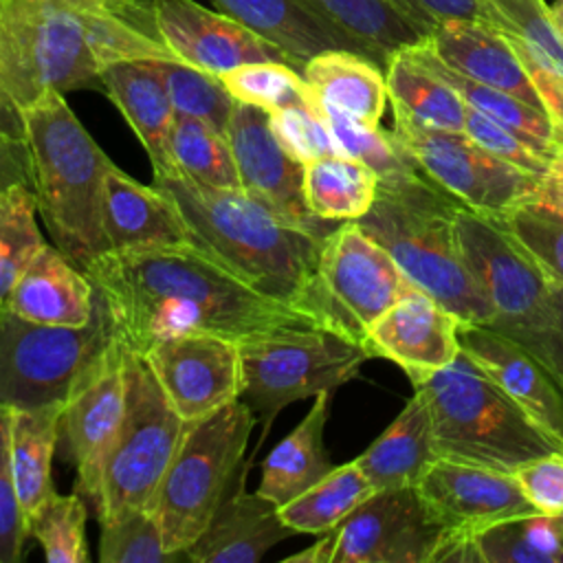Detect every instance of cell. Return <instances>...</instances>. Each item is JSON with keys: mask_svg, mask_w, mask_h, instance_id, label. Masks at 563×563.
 <instances>
[{"mask_svg": "<svg viewBox=\"0 0 563 563\" xmlns=\"http://www.w3.org/2000/svg\"><path fill=\"white\" fill-rule=\"evenodd\" d=\"M268 123L279 145L299 163H308L319 156L341 154L328 123L317 108L314 95L310 103L288 106L268 112Z\"/></svg>", "mask_w": 563, "mask_h": 563, "instance_id": "cell-48", "label": "cell"}, {"mask_svg": "<svg viewBox=\"0 0 563 563\" xmlns=\"http://www.w3.org/2000/svg\"><path fill=\"white\" fill-rule=\"evenodd\" d=\"M112 343L103 314L86 325H48L0 310V407L64 402L84 369Z\"/></svg>", "mask_w": 563, "mask_h": 563, "instance_id": "cell-11", "label": "cell"}, {"mask_svg": "<svg viewBox=\"0 0 563 563\" xmlns=\"http://www.w3.org/2000/svg\"><path fill=\"white\" fill-rule=\"evenodd\" d=\"M7 310L48 325H86L95 314V290L86 273L57 246L42 244L20 273Z\"/></svg>", "mask_w": 563, "mask_h": 563, "instance_id": "cell-26", "label": "cell"}, {"mask_svg": "<svg viewBox=\"0 0 563 563\" xmlns=\"http://www.w3.org/2000/svg\"><path fill=\"white\" fill-rule=\"evenodd\" d=\"M224 88L238 103L266 112L312 101V90L301 73L286 62H249L220 75Z\"/></svg>", "mask_w": 563, "mask_h": 563, "instance_id": "cell-45", "label": "cell"}, {"mask_svg": "<svg viewBox=\"0 0 563 563\" xmlns=\"http://www.w3.org/2000/svg\"><path fill=\"white\" fill-rule=\"evenodd\" d=\"M444 539L416 486L376 490L334 530L286 563H433Z\"/></svg>", "mask_w": 563, "mask_h": 563, "instance_id": "cell-13", "label": "cell"}, {"mask_svg": "<svg viewBox=\"0 0 563 563\" xmlns=\"http://www.w3.org/2000/svg\"><path fill=\"white\" fill-rule=\"evenodd\" d=\"M101 563H176L187 561L163 543V532L154 510H130L99 521Z\"/></svg>", "mask_w": 563, "mask_h": 563, "instance_id": "cell-46", "label": "cell"}, {"mask_svg": "<svg viewBox=\"0 0 563 563\" xmlns=\"http://www.w3.org/2000/svg\"><path fill=\"white\" fill-rule=\"evenodd\" d=\"M413 387L427 402L438 457L515 473L563 449L464 352Z\"/></svg>", "mask_w": 563, "mask_h": 563, "instance_id": "cell-5", "label": "cell"}, {"mask_svg": "<svg viewBox=\"0 0 563 563\" xmlns=\"http://www.w3.org/2000/svg\"><path fill=\"white\" fill-rule=\"evenodd\" d=\"M438 460L424 398L413 389L394 422L356 457L374 490L416 486Z\"/></svg>", "mask_w": 563, "mask_h": 563, "instance_id": "cell-29", "label": "cell"}, {"mask_svg": "<svg viewBox=\"0 0 563 563\" xmlns=\"http://www.w3.org/2000/svg\"><path fill=\"white\" fill-rule=\"evenodd\" d=\"M416 490L440 523L442 543L475 541L495 523L539 515L512 473L444 457H438L424 471Z\"/></svg>", "mask_w": 563, "mask_h": 563, "instance_id": "cell-16", "label": "cell"}, {"mask_svg": "<svg viewBox=\"0 0 563 563\" xmlns=\"http://www.w3.org/2000/svg\"><path fill=\"white\" fill-rule=\"evenodd\" d=\"M249 466L244 462L213 519L187 548L189 563H260L268 550L297 534L275 501L244 488Z\"/></svg>", "mask_w": 563, "mask_h": 563, "instance_id": "cell-22", "label": "cell"}, {"mask_svg": "<svg viewBox=\"0 0 563 563\" xmlns=\"http://www.w3.org/2000/svg\"><path fill=\"white\" fill-rule=\"evenodd\" d=\"M169 161L176 174L220 189H242L227 132L191 117L174 119Z\"/></svg>", "mask_w": 563, "mask_h": 563, "instance_id": "cell-38", "label": "cell"}, {"mask_svg": "<svg viewBox=\"0 0 563 563\" xmlns=\"http://www.w3.org/2000/svg\"><path fill=\"white\" fill-rule=\"evenodd\" d=\"M464 134L473 139L477 145H482L493 156L541 178L548 169V158H543L539 152H534L519 134L508 130L506 125L493 121L490 117L473 110L466 106L464 117Z\"/></svg>", "mask_w": 563, "mask_h": 563, "instance_id": "cell-50", "label": "cell"}, {"mask_svg": "<svg viewBox=\"0 0 563 563\" xmlns=\"http://www.w3.org/2000/svg\"><path fill=\"white\" fill-rule=\"evenodd\" d=\"M512 475L539 515H563V449L521 464Z\"/></svg>", "mask_w": 563, "mask_h": 563, "instance_id": "cell-51", "label": "cell"}, {"mask_svg": "<svg viewBox=\"0 0 563 563\" xmlns=\"http://www.w3.org/2000/svg\"><path fill=\"white\" fill-rule=\"evenodd\" d=\"M330 396L332 391L317 394L303 420L273 446L262 462L257 493L277 506L288 504L332 471V462L323 446Z\"/></svg>", "mask_w": 563, "mask_h": 563, "instance_id": "cell-31", "label": "cell"}, {"mask_svg": "<svg viewBox=\"0 0 563 563\" xmlns=\"http://www.w3.org/2000/svg\"><path fill=\"white\" fill-rule=\"evenodd\" d=\"M550 18H552L554 26L559 29V33L563 35V0H554L550 4Z\"/></svg>", "mask_w": 563, "mask_h": 563, "instance_id": "cell-58", "label": "cell"}, {"mask_svg": "<svg viewBox=\"0 0 563 563\" xmlns=\"http://www.w3.org/2000/svg\"><path fill=\"white\" fill-rule=\"evenodd\" d=\"M550 336L541 363L563 387V284H550Z\"/></svg>", "mask_w": 563, "mask_h": 563, "instance_id": "cell-54", "label": "cell"}, {"mask_svg": "<svg viewBox=\"0 0 563 563\" xmlns=\"http://www.w3.org/2000/svg\"><path fill=\"white\" fill-rule=\"evenodd\" d=\"M240 187L284 220L328 235L334 227L314 218L303 200V163L290 156L275 139L268 112L249 103H235L227 125Z\"/></svg>", "mask_w": 563, "mask_h": 563, "instance_id": "cell-18", "label": "cell"}, {"mask_svg": "<svg viewBox=\"0 0 563 563\" xmlns=\"http://www.w3.org/2000/svg\"><path fill=\"white\" fill-rule=\"evenodd\" d=\"M37 211L55 246L81 271L103 255V178L112 161L75 117L64 95L48 90L22 110Z\"/></svg>", "mask_w": 563, "mask_h": 563, "instance_id": "cell-4", "label": "cell"}, {"mask_svg": "<svg viewBox=\"0 0 563 563\" xmlns=\"http://www.w3.org/2000/svg\"><path fill=\"white\" fill-rule=\"evenodd\" d=\"M37 198L31 185H11L0 191V308L33 255L44 244L35 222Z\"/></svg>", "mask_w": 563, "mask_h": 563, "instance_id": "cell-40", "label": "cell"}, {"mask_svg": "<svg viewBox=\"0 0 563 563\" xmlns=\"http://www.w3.org/2000/svg\"><path fill=\"white\" fill-rule=\"evenodd\" d=\"M81 15V13H79ZM88 46L99 68L114 62H139V59H176V55L156 37L141 29L99 15H81ZM178 62V59H176Z\"/></svg>", "mask_w": 563, "mask_h": 563, "instance_id": "cell-47", "label": "cell"}, {"mask_svg": "<svg viewBox=\"0 0 563 563\" xmlns=\"http://www.w3.org/2000/svg\"><path fill=\"white\" fill-rule=\"evenodd\" d=\"M88 504L79 493L51 495L29 519L26 528L42 545L44 559L51 563H88L86 545Z\"/></svg>", "mask_w": 563, "mask_h": 563, "instance_id": "cell-44", "label": "cell"}, {"mask_svg": "<svg viewBox=\"0 0 563 563\" xmlns=\"http://www.w3.org/2000/svg\"><path fill=\"white\" fill-rule=\"evenodd\" d=\"M424 44L451 70L543 110L517 51L493 24L482 20L444 22L424 37Z\"/></svg>", "mask_w": 563, "mask_h": 563, "instance_id": "cell-24", "label": "cell"}, {"mask_svg": "<svg viewBox=\"0 0 563 563\" xmlns=\"http://www.w3.org/2000/svg\"><path fill=\"white\" fill-rule=\"evenodd\" d=\"M462 323L418 286H409L367 330L369 358L396 363L413 385L446 367L462 352Z\"/></svg>", "mask_w": 563, "mask_h": 563, "instance_id": "cell-20", "label": "cell"}, {"mask_svg": "<svg viewBox=\"0 0 563 563\" xmlns=\"http://www.w3.org/2000/svg\"><path fill=\"white\" fill-rule=\"evenodd\" d=\"M510 238L526 251L550 284H563V213L554 207L526 198L497 216Z\"/></svg>", "mask_w": 563, "mask_h": 563, "instance_id": "cell-42", "label": "cell"}, {"mask_svg": "<svg viewBox=\"0 0 563 563\" xmlns=\"http://www.w3.org/2000/svg\"><path fill=\"white\" fill-rule=\"evenodd\" d=\"M125 380V413L103 462L92 510L99 521L130 510H154L161 482L187 427L145 358L128 350Z\"/></svg>", "mask_w": 563, "mask_h": 563, "instance_id": "cell-8", "label": "cell"}, {"mask_svg": "<svg viewBox=\"0 0 563 563\" xmlns=\"http://www.w3.org/2000/svg\"><path fill=\"white\" fill-rule=\"evenodd\" d=\"M84 273L112 339L139 356L183 334L242 343L290 328H321L308 310L251 288L194 242L106 251Z\"/></svg>", "mask_w": 563, "mask_h": 563, "instance_id": "cell-1", "label": "cell"}, {"mask_svg": "<svg viewBox=\"0 0 563 563\" xmlns=\"http://www.w3.org/2000/svg\"><path fill=\"white\" fill-rule=\"evenodd\" d=\"M154 185L174 198L194 244L251 288L308 310L325 328L317 297L325 235L284 220L242 189L209 187L176 172L154 174Z\"/></svg>", "mask_w": 563, "mask_h": 563, "instance_id": "cell-2", "label": "cell"}, {"mask_svg": "<svg viewBox=\"0 0 563 563\" xmlns=\"http://www.w3.org/2000/svg\"><path fill=\"white\" fill-rule=\"evenodd\" d=\"M556 519H559V526H561V534H563V515H559Z\"/></svg>", "mask_w": 563, "mask_h": 563, "instance_id": "cell-59", "label": "cell"}, {"mask_svg": "<svg viewBox=\"0 0 563 563\" xmlns=\"http://www.w3.org/2000/svg\"><path fill=\"white\" fill-rule=\"evenodd\" d=\"M455 231L464 262L493 306V323L486 325L534 358H543L550 336V282L510 238L497 216L455 209Z\"/></svg>", "mask_w": 563, "mask_h": 563, "instance_id": "cell-10", "label": "cell"}, {"mask_svg": "<svg viewBox=\"0 0 563 563\" xmlns=\"http://www.w3.org/2000/svg\"><path fill=\"white\" fill-rule=\"evenodd\" d=\"M101 222L110 251H139L194 242L174 198L158 185H143L114 163L103 178Z\"/></svg>", "mask_w": 563, "mask_h": 563, "instance_id": "cell-23", "label": "cell"}, {"mask_svg": "<svg viewBox=\"0 0 563 563\" xmlns=\"http://www.w3.org/2000/svg\"><path fill=\"white\" fill-rule=\"evenodd\" d=\"M460 347L563 446V387L539 358L486 325H462Z\"/></svg>", "mask_w": 563, "mask_h": 563, "instance_id": "cell-21", "label": "cell"}, {"mask_svg": "<svg viewBox=\"0 0 563 563\" xmlns=\"http://www.w3.org/2000/svg\"><path fill=\"white\" fill-rule=\"evenodd\" d=\"M0 139L26 141L22 108L15 103V99L9 95L2 81H0Z\"/></svg>", "mask_w": 563, "mask_h": 563, "instance_id": "cell-57", "label": "cell"}, {"mask_svg": "<svg viewBox=\"0 0 563 563\" xmlns=\"http://www.w3.org/2000/svg\"><path fill=\"white\" fill-rule=\"evenodd\" d=\"M244 389L242 400L268 431L288 405L334 391L352 380L369 358L367 350L325 328H290L240 343Z\"/></svg>", "mask_w": 563, "mask_h": 563, "instance_id": "cell-9", "label": "cell"}, {"mask_svg": "<svg viewBox=\"0 0 563 563\" xmlns=\"http://www.w3.org/2000/svg\"><path fill=\"white\" fill-rule=\"evenodd\" d=\"M9 411V457L11 473L26 519L55 495L51 464L59 442L64 402L7 409Z\"/></svg>", "mask_w": 563, "mask_h": 563, "instance_id": "cell-32", "label": "cell"}, {"mask_svg": "<svg viewBox=\"0 0 563 563\" xmlns=\"http://www.w3.org/2000/svg\"><path fill=\"white\" fill-rule=\"evenodd\" d=\"M301 77L321 103L358 123L380 125L389 92L385 70L374 59L347 48H330L310 57Z\"/></svg>", "mask_w": 563, "mask_h": 563, "instance_id": "cell-30", "label": "cell"}, {"mask_svg": "<svg viewBox=\"0 0 563 563\" xmlns=\"http://www.w3.org/2000/svg\"><path fill=\"white\" fill-rule=\"evenodd\" d=\"M394 117L433 130L464 132V99L407 48L394 53L385 66Z\"/></svg>", "mask_w": 563, "mask_h": 563, "instance_id": "cell-33", "label": "cell"}, {"mask_svg": "<svg viewBox=\"0 0 563 563\" xmlns=\"http://www.w3.org/2000/svg\"><path fill=\"white\" fill-rule=\"evenodd\" d=\"M457 207L460 202L416 172L380 180L374 205L356 222L391 255L409 284L431 295L462 325H490L493 306L460 249Z\"/></svg>", "mask_w": 563, "mask_h": 563, "instance_id": "cell-3", "label": "cell"}, {"mask_svg": "<svg viewBox=\"0 0 563 563\" xmlns=\"http://www.w3.org/2000/svg\"><path fill=\"white\" fill-rule=\"evenodd\" d=\"M143 358L185 422L242 398V354L233 339L220 334L172 336L152 345Z\"/></svg>", "mask_w": 563, "mask_h": 563, "instance_id": "cell-17", "label": "cell"}, {"mask_svg": "<svg viewBox=\"0 0 563 563\" xmlns=\"http://www.w3.org/2000/svg\"><path fill=\"white\" fill-rule=\"evenodd\" d=\"M26 537V515L18 497L9 457V411L0 407V563H18Z\"/></svg>", "mask_w": 563, "mask_h": 563, "instance_id": "cell-49", "label": "cell"}, {"mask_svg": "<svg viewBox=\"0 0 563 563\" xmlns=\"http://www.w3.org/2000/svg\"><path fill=\"white\" fill-rule=\"evenodd\" d=\"M477 563H563L556 517L523 515L495 523L475 537Z\"/></svg>", "mask_w": 563, "mask_h": 563, "instance_id": "cell-39", "label": "cell"}, {"mask_svg": "<svg viewBox=\"0 0 563 563\" xmlns=\"http://www.w3.org/2000/svg\"><path fill=\"white\" fill-rule=\"evenodd\" d=\"M158 40L178 62L222 75L249 62H286L288 55L224 11L194 0H150ZM292 66V64H290Z\"/></svg>", "mask_w": 563, "mask_h": 563, "instance_id": "cell-19", "label": "cell"}, {"mask_svg": "<svg viewBox=\"0 0 563 563\" xmlns=\"http://www.w3.org/2000/svg\"><path fill=\"white\" fill-rule=\"evenodd\" d=\"M20 183L33 187L29 145L26 141L0 139V191Z\"/></svg>", "mask_w": 563, "mask_h": 563, "instance_id": "cell-55", "label": "cell"}, {"mask_svg": "<svg viewBox=\"0 0 563 563\" xmlns=\"http://www.w3.org/2000/svg\"><path fill=\"white\" fill-rule=\"evenodd\" d=\"M376 490L363 475L356 460L332 466L308 490L279 506L282 519L297 534H325L334 530L354 508H358Z\"/></svg>", "mask_w": 563, "mask_h": 563, "instance_id": "cell-37", "label": "cell"}, {"mask_svg": "<svg viewBox=\"0 0 563 563\" xmlns=\"http://www.w3.org/2000/svg\"><path fill=\"white\" fill-rule=\"evenodd\" d=\"M532 198H537L563 213V145H559V150L548 161V169L539 178Z\"/></svg>", "mask_w": 563, "mask_h": 563, "instance_id": "cell-56", "label": "cell"}, {"mask_svg": "<svg viewBox=\"0 0 563 563\" xmlns=\"http://www.w3.org/2000/svg\"><path fill=\"white\" fill-rule=\"evenodd\" d=\"M255 424L257 416L242 398L187 422L154 501L169 552L187 556V548L205 532L244 466Z\"/></svg>", "mask_w": 563, "mask_h": 563, "instance_id": "cell-6", "label": "cell"}, {"mask_svg": "<svg viewBox=\"0 0 563 563\" xmlns=\"http://www.w3.org/2000/svg\"><path fill=\"white\" fill-rule=\"evenodd\" d=\"M156 66L163 75L167 95L178 117L200 119L227 132L229 119L238 101L224 88L220 75L200 70L176 59H156Z\"/></svg>", "mask_w": 563, "mask_h": 563, "instance_id": "cell-43", "label": "cell"}, {"mask_svg": "<svg viewBox=\"0 0 563 563\" xmlns=\"http://www.w3.org/2000/svg\"><path fill=\"white\" fill-rule=\"evenodd\" d=\"M84 20L57 0H0V81L24 110L48 90H103Z\"/></svg>", "mask_w": 563, "mask_h": 563, "instance_id": "cell-7", "label": "cell"}, {"mask_svg": "<svg viewBox=\"0 0 563 563\" xmlns=\"http://www.w3.org/2000/svg\"><path fill=\"white\" fill-rule=\"evenodd\" d=\"M125 347L112 343L84 369L64 400L59 438L75 466V493L95 510L103 462L125 413Z\"/></svg>", "mask_w": 563, "mask_h": 563, "instance_id": "cell-15", "label": "cell"}, {"mask_svg": "<svg viewBox=\"0 0 563 563\" xmlns=\"http://www.w3.org/2000/svg\"><path fill=\"white\" fill-rule=\"evenodd\" d=\"M391 134L435 187L477 213L501 216L537 189V176L493 156L464 132L422 128L394 117Z\"/></svg>", "mask_w": 563, "mask_h": 563, "instance_id": "cell-14", "label": "cell"}, {"mask_svg": "<svg viewBox=\"0 0 563 563\" xmlns=\"http://www.w3.org/2000/svg\"><path fill=\"white\" fill-rule=\"evenodd\" d=\"M303 200L314 218L328 222L358 220L378 194V176L365 163L330 154L303 163Z\"/></svg>", "mask_w": 563, "mask_h": 563, "instance_id": "cell-35", "label": "cell"}, {"mask_svg": "<svg viewBox=\"0 0 563 563\" xmlns=\"http://www.w3.org/2000/svg\"><path fill=\"white\" fill-rule=\"evenodd\" d=\"M64 7L81 13V15H99V18H112L128 22L143 33L158 40L150 0H57Z\"/></svg>", "mask_w": 563, "mask_h": 563, "instance_id": "cell-53", "label": "cell"}, {"mask_svg": "<svg viewBox=\"0 0 563 563\" xmlns=\"http://www.w3.org/2000/svg\"><path fill=\"white\" fill-rule=\"evenodd\" d=\"M409 286L391 255L356 220L334 224L323 238L317 297L328 330L363 345L369 325Z\"/></svg>", "mask_w": 563, "mask_h": 563, "instance_id": "cell-12", "label": "cell"}, {"mask_svg": "<svg viewBox=\"0 0 563 563\" xmlns=\"http://www.w3.org/2000/svg\"><path fill=\"white\" fill-rule=\"evenodd\" d=\"M103 92L112 99L147 152L154 174L174 172L169 132L176 119L156 59L114 62L99 70Z\"/></svg>", "mask_w": 563, "mask_h": 563, "instance_id": "cell-27", "label": "cell"}, {"mask_svg": "<svg viewBox=\"0 0 563 563\" xmlns=\"http://www.w3.org/2000/svg\"><path fill=\"white\" fill-rule=\"evenodd\" d=\"M220 11L240 20L244 26L282 48L290 64L301 73L303 64L317 53L347 48L365 55L361 44L341 29L332 26L303 0H213ZM367 57V55H365Z\"/></svg>", "mask_w": 563, "mask_h": 563, "instance_id": "cell-28", "label": "cell"}, {"mask_svg": "<svg viewBox=\"0 0 563 563\" xmlns=\"http://www.w3.org/2000/svg\"><path fill=\"white\" fill-rule=\"evenodd\" d=\"M493 26L517 51L541 103L563 145V35L550 18L545 0H488Z\"/></svg>", "mask_w": 563, "mask_h": 563, "instance_id": "cell-25", "label": "cell"}, {"mask_svg": "<svg viewBox=\"0 0 563 563\" xmlns=\"http://www.w3.org/2000/svg\"><path fill=\"white\" fill-rule=\"evenodd\" d=\"M332 26L347 33L361 44L365 55L378 66H387L389 57L407 46L424 40L389 0H303Z\"/></svg>", "mask_w": 563, "mask_h": 563, "instance_id": "cell-36", "label": "cell"}, {"mask_svg": "<svg viewBox=\"0 0 563 563\" xmlns=\"http://www.w3.org/2000/svg\"><path fill=\"white\" fill-rule=\"evenodd\" d=\"M407 51L422 62L427 68H431L435 75H440L462 99L468 108L490 117L493 121L506 125L515 134H519L534 152H539L543 158H552V154L559 150V143L554 139V128L543 110H537L528 106L526 101L501 92L497 88H490L486 84H479L475 79H468L449 66H444L422 42L407 46Z\"/></svg>", "mask_w": 563, "mask_h": 563, "instance_id": "cell-34", "label": "cell"}, {"mask_svg": "<svg viewBox=\"0 0 563 563\" xmlns=\"http://www.w3.org/2000/svg\"><path fill=\"white\" fill-rule=\"evenodd\" d=\"M418 31L429 37L433 29L453 20H482L493 24V7L488 0H389Z\"/></svg>", "mask_w": 563, "mask_h": 563, "instance_id": "cell-52", "label": "cell"}, {"mask_svg": "<svg viewBox=\"0 0 563 563\" xmlns=\"http://www.w3.org/2000/svg\"><path fill=\"white\" fill-rule=\"evenodd\" d=\"M0 310H2V308H0Z\"/></svg>", "mask_w": 563, "mask_h": 563, "instance_id": "cell-60", "label": "cell"}, {"mask_svg": "<svg viewBox=\"0 0 563 563\" xmlns=\"http://www.w3.org/2000/svg\"><path fill=\"white\" fill-rule=\"evenodd\" d=\"M317 108H319L323 121L328 123L341 154L356 158V161L365 163L369 169H374L378 176V183L405 178V176L420 172L411 163V158L402 152V147L398 145V141L394 139L391 132L380 130V125L358 123V121L350 119L347 114L321 103L319 99H317Z\"/></svg>", "mask_w": 563, "mask_h": 563, "instance_id": "cell-41", "label": "cell"}]
</instances>
